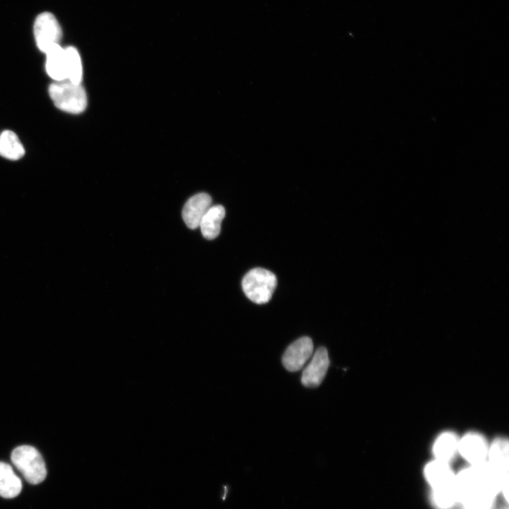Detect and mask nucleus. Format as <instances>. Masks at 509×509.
Here are the masks:
<instances>
[{"instance_id":"f257e3e1","label":"nucleus","mask_w":509,"mask_h":509,"mask_svg":"<svg viewBox=\"0 0 509 509\" xmlns=\"http://www.w3.org/2000/svg\"><path fill=\"white\" fill-rule=\"evenodd\" d=\"M48 91L54 105L64 112L79 114L87 107V95L81 83L55 81L49 85Z\"/></svg>"},{"instance_id":"f03ea898","label":"nucleus","mask_w":509,"mask_h":509,"mask_svg":"<svg viewBox=\"0 0 509 509\" xmlns=\"http://www.w3.org/2000/svg\"><path fill=\"white\" fill-rule=\"evenodd\" d=\"M277 284L274 274L263 268H255L243 277L242 286L246 296L257 304H264L271 298Z\"/></svg>"},{"instance_id":"7ed1b4c3","label":"nucleus","mask_w":509,"mask_h":509,"mask_svg":"<svg viewBox=\"0 0 509 509\" xmlns=\"http://www.w3.org/2000/svg\"><path fill=\"white\" fill-rule=\"evenodd\" d=\"M11 461L31 484H37L46 477L47 469L40 453L34 447L21 445L11 454Z\"/></svg>"},{"instance_id":"20e7f679","label":"nucleus","mask_w":509,"mask_h":509,"mask_svg":"<svg viewBox=\"0 0 509 509\" xmlns=\"http://www.w3.org/2000/svg\"><path fill=\"white\" fill-rule=\"evenodd\" d=\"M34 35L37 47L45 53L53 46L59 45L62 33L54 16L43 12L35 19Z\"/></svg>"},{"instance_id":"39448f33","label":"nucleus","mask_w":509,"mask_h":509,"mask_svg":"<svg viewBox=\"0 0 509 509\" xmlns=\"http://www.w3.org/2000/svg\"><path fill=\"white\" fill-rule=\"evenodd\" d=\"M488 443L479 432L469 431L460 436L458 455L470 465H475L486 460Z\"/></svg>"},{"instance_id":"423d86ee","label":"nucleus","mask_w":509,"mask_h":509,"mask_svg":"<svg viewBox=\"0 0 509 509\" xmlns=\"http://www.w3.org/2000/svg\"><path fill=\"white\" fill-rule=\"evenodd\" d=\"M312 352V339L308 337H303L288 346L282 356V363L288 371H298L305 365Z\"/></svg>"},{"instance_id":"0eeeda50","label":"nucleus","mask_w":509,"mask_h":509,"mask_svg":"<svg viewBox=\"0 0 509 509\" xmlns=\"http://www.w3.org/2000/svg\"><path fill=\"white\" fill-rule=\"evenodd\" d=\"M329 365L327 350L321 346L315 351L310 362L304 368L302 384L308 387L319 386L324 380Z\"/></svg>"},{"instance_id":"6e6552de","label":"nucleus","mask_w":509,"mask_h":509,"mask_svg":"<svg viewBox=\"0 0 509 509\" xmlns=\"http://www.w3.org/2000/svg\"><path fill=\"white\" fill-rule=\"evenodd\" d=\"M211 202V197L204 192L197 194L187 201L182 209V218L188 228L195 229L199 226Z\"/></svg>"},{"instance_id":"1a4fd4ad","label":"nucleus","mask_w":509,"mask_h":509,"mask_svg":"<svg viewBox=\"0 0 509 509\" xmlns=\"http://www.w3.org/2000/svg\"><path fill=\"white\" fill-rule=\"evenodd\" d=\"M459 438L460 436L452 431L439 433L432 445L434 459L450 463L458 455Z\"/></svg>"},{"instance_id":"9d476101","label":"nucleus","mask_w":509,"mask_h":509,"mask_svg":"<svg viewBox=\"0 0 509 509\" xmlns=\"http://www.w3.org/2000/svg\"><path fill=\"white\" fill-rule=\"evenodd\" d=\"M496 494L482 486H474L459 496L464 509H493Z\"/></svg>"},{"instance_id":"9b49d317","label":"nucleus","mask_w":509,"mask_h":509,"mask_svg":"<svg viewBox=\"0 0 509 509\" xmlns=\"http://www.w3.org/2000/svg\"><path fill=\"white\" fill-rule=\"evenodd\" d=\"M424 474L433 488L454 483L455 474L450 463L434 459L425 467Z\"/></svg>"},{"instance_id":"f8f14e48","label":"nucleus","mask_w":509,"mask_h":509,"mask_svg":"<svg viewBox=\"0 0 509 509\" xmlns=\"http://www.w3.org/2000/svg\"><path fill=\"white\" fill-rule=\"evenodd\" d=\"M47 74L55 81L67 80L65 49L59 45L51 47L46 52Z\"/></svg>"},{"instance_id":"ddd939ff","label":"nucleus","mask_w":509,"mask_h":509,"mask_svg":"<svg viewBox=\"0 0 509 509\" xmlns=\"http://www.w3.org/2000/svg\"><path fill=\"white\" fill-rule=\"evenodd\" d=\"M225 213V209L221 205L210 206L201 218L199 226L205 238L213 240L219 235Z\"/></svg>"},{"instance_id":"4468645a","label":"nucleus","mask_w":509,"mask_h":509,"mask_svg":"<svg viewBox=\"0 0 509 509\" xmlns=\"http://www.w3.org/2000/svg\"><path fill=\"white\" fill-rule=\"evenodd\" d=\"M486 460L494 467L508 472L509 445L505 437H497L488 444Z\"/></svg>"},{"instance_id":"2eb2a0df","label":"nucleus","mask_w":509,"mask_h":509,"mask_svg":"<svg viewBox=\"0 0 509 509\" xmlns=\"http://www.w3.org/2000/svg\"><path fill=\"white\" fill-rule=\"evenodd\" d=\"M22 489V483L7 463L0 462V496L6 498L17 496Z\"/></svg>"},{"instance_id":"dca6fc26","label":"nucleus","mask_w":509,"mask_h":509,"mask_svg":"<svg viewBox=\"0 0 509 509\" xmlns=\"http://www.w3.org/2000/svg\"><path fill=\"white\" fill-rule=\"evenodd\" d=\"M25 154V149L18 136L12 131L5 130L0 134V156L16 160Z\"/></svg>"},{"instance_id":"f3484780","label":"nucleus","mask_w":509,"mask_h":509,"mask_svg":"<svg viewBox=\"0 0 509 509\" xmlns=\"http://www.w3.org/2000/svg\"><path fill=\"white\" fill-rule=\"evenodd\" d=\"M432 501L438 509H450L459 502V494L452 484L433 488Z\"/></svg>"},{"instance_id":"a211bd4d","label":"nucleus","mask_w":509,"mask_h":509,"mask_svg":"<svg viewBox=\"0 0 509 509\" xmlns=\"http://www.w3.org/2000/svg\"><path fill=\"white\" fill-rule=\"evenodd\" d=\"M67 80L74 83H81L83 66L78 50L71 46L64 48Z\"/></svg>"},{"instance_id":"6ab92c4d","label":"nucleus","mask_w":509,"mask_h":509,"mask_svg":"<svg viewBox=\"0 0 509 509\" xmlns=\"http://www.w3.org/2000/svg\"><path fill=\"white\" fill-rule=\"evenodd\" d=\"M497 509H508V508H505V507H504V506H501V507H499V508H497Z\"/></svg>"}]
</instances>
